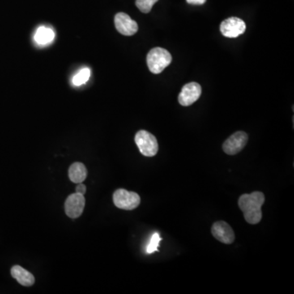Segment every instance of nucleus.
<instances>
[{
  "label": "nucleus",
  "mask_w": 294,
  "mask_h": 294,
  "mask_svg": "<svg viewBox=\"0 0 294 294\" xmlns=\"http://www.w3.org/2000/svg\"><path fill=\"white\" fill-rule=\"evenodd\" d=\"M265 203V195L261 191L242 194L238 201L239 207L244 214V218L251 225L257 224L262 218L261 206Z\"/></svg>",
  "instance_id": "f257e3e1"
},
{
  "label": "nucleus",
  "mask_w": 294,
  "mask_h": 294,
  "mask_svg": "<svg viewBox=\"0 0 294 294\" xmlns=\"http://www.w3.org/2000/svg\"><path fill=\"white\" fill-rule=\"evenodd\" d=\"M172 55L163 48H154L149 52L146 62L153 74H160L172 62Z\"/></svg>",
  "instance_id": "f03ea898"
},
{
  "label": "nucleus",
  "mask_w": 294,
  "mask_h": 294,
  "mask_svg": "<svg viewBox=\"0 0 294 294\" xmlns=\"http://www.w3.org/2000/svg\"><path fill=\"white\" fill-rule=\"evenodd\" d=\"M135 142L140 152L145 156H155L159 150V144L156 137L147 131L137 132L135 136Z\"/></svg>",
  "instance_id": "7ed1b4c3"
},
{
  "label": "nucleus",
  "mask_w": 294,
  "mask_h": 294,
  "mask_svg": "<svg viewBox=\"0 0 294 294\" xmlns=\"http://www.w3.org/2000/svg\"><path fill=\"white\" fill-rule=\"evenodd\" d=\"M113 202L116 207L124 210H133L141 204L139 194L136 192L128 191L124 189H118L114 192Z\"/></svg>",
  "instance_id": "20e7f679"
},
{
  "label": "nucleus",
  "mask_w": 294,
  "mask_h": 294,
  "mask_svg": "<svg viewBox=\"0 0 294 294\" xmlns=\"http://www.w3.org/2000/svg\"><path fill=\"white\" fill-rule=\"evenodd\" d=\"M248 140V134L242 131H239L225 141L222 149L227 155H236L245 147Z\"/></svg>",
  "instance_id": "39448f33"
},
{
  "label": "nucleus",
  "mask_w": 294,
  "mask_h": 294,
  "mask_svg": "<svg viewBox=\"0 0 294 294\" xmlns=\"http://www.w3.org/2000/svg\"><path fill=\"white\" fill-rule=\"evenodd\" d=\"M220 31L227 38H237L246 31V24L243 20L238 18H230L222 22Z\"/></svg>",
  "instance_id": "423d86ee"
},
{
  "label": "nucleus",
  "mask_w": 294,
  "mask_h": 294,
  "mask_svg": "<svg viewBox=\"0 0 294 294\" xmlns=\"http://www.w3.org/2000/svg\"><path fill=\"white\" fill-rule=\"evenodd\" d=\"M85 207V198L83 194L74 193L68 196L65 202V214L69 218H74L80 217Z\"/></svg>",
  "instance_id": "0eeeda50"
},
{
  "label": "nucleus",
  "mask_w": 294,
  "mask_h": 294,
  "mask_svg": "<svg viewBox=\"0 0 294 294\" xmlns=\"http://www.w3.org/2000/svg\"><path fill=\"white\" fill-rule=\"evenodd\" d=\"M211 231L212 235H214L216 240L223 244H231L235 241V236L233 230L224 221H218L214 223L212 226Z\"/></svg>",
  "instance_id": "6e6552de"
},
{
  "label": "nucleus",
  "mask_w": 294,
  "mask_h": 294,
  "mask_svg": "<svg viewBox=\"0 0 294 294\" xmlns=\"http://www.w3.org/2000/svg\"><path fill=\"white\" fill-rule=\"evenodd\" d=\"M201 86L198 83L191 82L184 85L179 93L178 103L183 107H189L201 97Z\"/></svg>",
  "instance_id": "1a4fd4ad"
},
{
  "label": "nucleus",
  "mask_w": 294,
  "mask_h": 294,
  "mask_svg": "<svg viewBox=\"0 0 294 294\" xmlns=\"http://www.w3.org/2000/svg\"><path fill=\"white\" fill-rule=\"evenodd\" d=\"M116 30L123 35L132 36L138 31V25L134 20L124 13H119L115 17Z\"/></svg>",
  "instance_id": "9d476101"
},
{
  "label": "nucleus",
  "mask_w": 294,
  "mask_h": 294,
  "mask_svg": "<svg viewBox=\"0 0 294 294\" xmlns=\"http://www.w3.org/2000/svg\"><path fill=\"white\" fill-rule=\"evenodd\" d=\"M12 276L18 280V283L26 287L32 286L35 282V276L30 271L21 266H13L11 269Z\"/></svg>",
  "instance_id": "9b49d317"
},
{
  "label": "nucleus",
  "mask_w": 294,
  "mask_h": 294,
  "mask_svg": "<svg viewBox=\"0 0 294 294\" xmlns=\"http://www.w3.org/2000/svg\"><path fill=\"white\" fill-rule=\"evenodd\" d=\"M54 39V31L48 26H40L36 30L34 35V40L39 46L48 45Z\"/></svg>",
  "instance_id": "f8f14e48"
},
{
  "label": "nucleus",
  "mask_w": 294,
  "mask_h": 294,
  "mask_svg": "<svg viewBox=\"0 0 294 294\" xmlns=\"http://www.w3.org/2000/svg\"><path fill=\"white\" fill-rule=\"evenodd\" d=\"M69 177L74 183H82L87 178V171L84 164L76 162L71 164L69 168Z\"/></svg>",
  "instance_id": "ddd939ff"
},
{
  "label": "nucleus",
  "mask_w": 294,
  "mask_h": 294,
  "mask_svg": "<svg viewBox=\"0 0 294 294\" xmlns=\"http://www.w3.org/2000/svg\"><path fill=\"white\" fill-rule=\"evenodd\" d=\"M90 74H91V71L88 68H83V69L78 70L75 75L73 77L72 83L77 87L85 84L89 79Z\"/></svg>",
  "instance_id": "4468645a"
},
{
  "label": "nucleus",
  "mask_w": 294,
  "mask_h": 294,
  "mask_svg": "<svg viewBox=\"0 0 294 294\" xmlns=\"http://www.w3.org/2000/svg\"><path fill=\"white\" fill-rule=\"evenodd\" d=\"M158 1L159 0H136V5L140 11L143 13H148Z\"/></svg>",
  "instance_id": "2eb2a0df"
},
{
  "label": "nucleus",
  "mask_w": 294,
  "mask_h": 294,
  "mask_svg": "<svg viewBox=\"0 0 294 294\" xmlns=\"http://www.w3.org/2000/svg\"><path fill=\"white\" fill-rule=\"evenodd\" d=\"M161 237L159 236V233L154 234L151 239H150L148 246L146 248V253L150 254V253H154V252H157L159 242L161 241Z\"/></svg>",
  "instance_id": "dca6fc26"
},
{
  "label": "nucleus",
  "mask_w": 294,
  "mask_h": 294,
  "mask_svg": "<svg viewBox=\"0 0 294 294\" xmlns=\"http://www.w3.org/2000/svg\"><path fill=\"white\" fill-rule=\"evenodd\" d=\"M86 191H87L86 185H83L82 183H78V185H77L76 188H75V192L78 193V194H83V195H84Z\"/></svg>",
  "instance_id": "f3484780"
},
{
  "label": "nucleus",
  "mask_w": 294,
  "mask_h": 294,
  "mask_svg": "<svg viewBox=\"0 0 294 294\" xmlns=\"http://www.w3.org/2000/svg\"><path fill=\"white\" fill-rule=\"evenodd\" d=\"M186 2L189 5H202L206 3V0H186Z\"/></svg>",
  "instance_id": "a211bd4d"
}]
</instances>
